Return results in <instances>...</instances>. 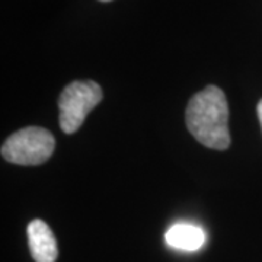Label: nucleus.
<instances>
[{
	"mask_svg": "<svg viewBox=\"0 0 262 262\" xmlns=\"http://www.w3.org/2000/svg\"><path fill=\"white\" fill-rule=\"evenodd\" d=\"M56 147L53 134L42 127H25L2 144V158L15 165L37 166L47 162Z\"/></svg>",
	"mask_w": 262,
	"mask_h": 262,
	"instance_id": "nucleus-2",
	"label": "nucleus"
},
{
	"mask_svg": "<svg viewBox=\"0 0 262 262\" xmlns=\"http://www.w3.org/2000/svg\"><path fill=\"white\" fill-rule=\"evenodd\" d=\"M28 245L37 262H56L58 256L57 242L51 229L42 220H32L28 225Z\"/></svg>",
	"mask_w": 262,
	"mask_h": 262,
	"instance_id": "nucleus-4",
	"label": "nucleus"
},
{
	"mask_svg": "<svg viewBox=\"0 0 262 262\" xmlns=\"http://www.w3.org/2000/svg\"><path fill=\"white\" fill-rule=\"evenodd\" d=\"M166 244L181 251H198L206 244V232L194 225L178 223L166 232Z\"/></svg>",
	"mask_w": 262,
	"mask_h": 262,
	"instance_id": "nucleus-5",
	"label": "nucleus"
},
{
	"mask_svg": "<svg viewBox=\"0 0 262 262\" xmlns=\"http://www.w3.org/2000/svg\"><path fill=\"white\" fill-rule=\"evenodd\" d=\"M258 117H259V121H261V127H262V99L258 103Z\"/></svg>",
	"mask_w": 262,
	"mask_h": 262,
	"instance_id": "nucleus-6",
	"label": "nucleus"
},
{
	"mask_svg": "<svg viewBox=\"0 0 262 262\" xmlns=\"http://www.w3.org/2000/svg\"><path fill=\"white\" fill-rule=\"evenodd\" d=\"M102 89L94 80H76L60 95V127L66 134H73L83 124L88 114L102 101Z\"/></svg>",
	"mask_w": 262,
	"mask_h": 262,
	"instance_id": "nucleus-3",
	"label": "nucleus"
},
{
	"mask_svg": "<svg viewBox=\"0 0 262 262\" xmlns=\"http://www.w3.org/2000/svg\"><path fill=\"white\" fill-rule=\"evenodd\" d=\"M99 2H111V0H99Z\"/></svg>",
	"mask_w": 262,
	"mask_h": 262,
	"instance_id": "nucleus-7",
	"label": "nucleus"
},
{
	"mask_svg": "<svg viewBox=\"0 0 262 262\" xmlns=\"http://www.w3.org/2000/svg\"><path fill=\"white\" fill-rule=\"evenodd\" d=\"M185 121L189 133L203 146L215 150L229 149V106L220 88L210 84L194 95L188 102Z\"/></svg>",
	"mask_w": 262,
	"mask_h": 262,
	"instance_id": "nucleus-1",
	"label": "nucleus"
}]
</instances>
